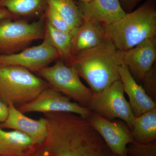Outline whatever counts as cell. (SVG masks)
Instances as JSON below:
<instances>
[{
	"instance_id": "9c48e42d",
	"label": "cell",
	"mask_w": 156,
	"mask_h": 156,
	"mask_svg": "<svg viewBox=\"0 0 156 156\" xmlns=\"http://www.w3.org/2000/svg\"><path fill=\"white\" fill-rule=\"evenodd\" d=\"M59 58L47 31L43 42L37 46L27 48L18 53L0 55V65L21 66L37 72Z\"/></svg>"
},
{
	"instance_id": "30bf717a",
	"label": "cell",
	"mask_w": 156,
	"mask_h": 156,
	"mask_svg": "<svg viewBox=\"0 0 156 156\" xmlns=\"http://www.w3.org/2000/svg\"><path fill=\"white\" fill-rule=\"evenodd\" d=\"M71 100L69 98L49 87L42 91L33 100L17 108L23 114L72 113L87 119L92 112L90 109Z\"/></svg>"
},
{
	"instance_id": "277c9868",
	"label": "cell",
	"mask_w": 156,
	"mask_h": 156,
	"mask_svg": "<svg viewBox=\"0 0 156 156\" xmlns=\"http://www.w3.org/2000/svg\"><path fill=\"white\" fill-rule=\"evenodd\" d=\"M49 87L45 80L21 66L0 65V98L16 107L33 100Z\"/></svg>"
},
{
	"instance_id": "7a4b0ae2",
	"label": "cell",
	"mask_w": 156,
	"mask_h": 156,
	"mask_svg": "<svg viewBox=\"0 0 156 156\" xmlns=\"http://www.w3.org/2000/svg\"><path fill=\"white\" fill-rule=\"evenodd\" d=\"M123 52L107 38L101 44L73 56L71 66L89 85L98 93L120 80L119 69L123 63Z\"/></svg>"
},
{
	"instance_id": "ac0fdd59",
	"label": "cell",
	"mask_w": 156,
	"mask_h": 156,
	"mask_svg": "<svg viewBox=\"0 0 156 156\" xmlns=\"http://www.w3.org/2000/svg\"><path fill=\"white\" fill-rule=\"evenodd\" d=\"M131 132L134 140L141 144H149L156 139V108L134 118Z\"/></svg>"
},
{
	"instance_id": "5b68a950",
	"label": "cell",
	"mask_w": 156,
	"mask_h": 156,
	"mask_svg": "<svg viewBox=\"0 0 156 156\" xmlns=\"http://www.w3.org/2000/svg\"><path fill=\"white\" fill-rule=\"evenodd\" d=\"M46 32L44 14L36 21L25 20H0V55L18 53L35 41L43 39Z\"/></svg>"
},
{
	"instance_id": "3957f363",
	"label": "cell",
	"mask_w": 156,
	"mask_h": 156,
	"mask_svg": "<svg viewBox=\"0 0 156 156\" xmlns=\"http://www.w3.org/2000/svg\"><path fill=\"white\" fill-rule=\"evenodd\" d=\"M105 26L108 38L122 52L146 39L156 37L154 0H147L136 10L126 13L110 25Z\"/></svg>"
},
{
	"instance_id": "52a82bcc",
	"label": "cell",
	"mask_w": 156,
	"mask_h": 156,
	"mask_svg": "<svg viewBox=\"0 0 156 156\" xmlns=\"http://www.w3.org/2000/svg\"><path fill=\"white\" fill-rule=\"evenodd\" d=\"M89 108L107 119L122 120L131 130L134 114L128 101L121 80L115 81L101 92L93 94Z\"/></svg>"
},
{
	"instance_id": "4fadbf2b",
	"label": "cell",
	"mask_w": 156,
	"mask_h": 156,
	"mask_svg": "<svg viewBox=\"0 0 156 156\" xmlns=\"http://www.w3.org/2000/svg\"><path fill=\"white\" fill-rule=\"evenodd\" d=\"M7 119L0 124L3 129L9 128L23 133L33 140L36 144L41 143L48 133V123L45 117L34 120L27 117L13 105H9Z\"/></svg>"
},
{
	"instance_id": "8992f818",
	"label": "cell",
	"mask_w": 156,
	"mask_h": 156,
	"mask_svg": "<svg viewBox=\"0 0 156 156\" xmlns=\"http://www.w3.org/2000/svg\"><path fill=\"white\" fill-rule=\"evenodd\" d=\"M37 73L49 87L89 108L94 92L83 83L75 70L66 65L62 60L58 58L53 65Z\"/></svg>"
},
{
	"instance_id": "ba28073f",
	"label": "cell",
	"mask_w": 156,
	"mask_h": 156,
	"mask_svg": "<svg viewBox=\"0 0 156 156\" xmlns=\"http://www.w3.org/2000/svg\"><path fill=\"white\" fill-rule=\"evenodd\" d=\"M115 156H128V145L135 141L131 129L121 119L111 120L91 112L87 118Z\"/></svg>"
},
{
	"instance_id": "ffe728a7",
	"label": "cell",
	"mask_w": 156,
	"mask_h": 156,
	"mask_svg": "<svg viewBox=\"0 0 156 156\" xmlns=\"http://www.w3.org/2000/svg\"><path fill=\"white\" fill-rule=\"evenodd\" d=\"M46 2L47 5L53 6L61 14L73 33L83 23V19L75 0H46Z\"/></svg>"
},
{
	"instance_id": "484cf974",
	"label": "cell",
	"mask_w": 156,
	"mask_h": 156,
	"mask_svg": "<svg viewBox=\"0 0 156 156\" xmlns=\"http://www.w3.org/2000/svg\"><path fill=\"white\" fill-rule=\"evenodd\" d=\"M76 1H77L79 2L85 3L90 2V1H92V0H76Z\"/></svg>"
},
{
	"instance_id": "9a60e30c",
	"label": "cell",
	"mask_w": 156,
	"mask_h": 156,
	"mask_svg": "<svg viewBox=\"0 0 156 156\" xmlns=\"http://www.w3.org/2000/svg\"><path fill=\"white\" fill-rule=\"evenodd\" d=\"M107 38L104 25L97 23L83 21L72 35L73 57L99 46Z\"/></svg>"
},
{
	"instance_id": "d4e9b609",
	"label": "cell",
	"mask_w": 156,
	"mask_h": 156,
	"mask_svg": "<svg viewBox=\"0 0 156 156\" xmlns=\"http://www.w3.org/2000/svg\"><path fill=\"white\" fill-rule=\"evenodd\" d=\"M17 19L9 11L4 8H0V20L3 19Z\"/></svg>"
},
{
	"instance_id": "cb8c5ba5",
	"label": "cell",
	"mask_w": 156,
	"mask_h": 156,
	"mask_svg": "<svg viewBox=\"0 0 156 156\" xmlns=\"http://www.w3.org/2000/svg\"><path fill=\"white\" fill-rule=\"evenodd\" d=\"M9 113V105L0 98V124L6 121Z\"/></svg>"
},
{
	"instance_id": "7402d4cb",
	"label": "cell",
	"mask_w": 156,
	"mask_h": 156,
	"mask_svg": "<svg viewBox=\"0 0 156 156\" xmlns=\"http://www.w3.org/2000/svg\"><path fill=\"white\" fill-rule=\"evenodd\" d=\"M143 87L147 95L155 101L156 100V66L155 64L143 79Z\"/></svg>"
},
{
	"instance_id": "2e32d148",
	"label": "cell",
	"mask_w": 156,
	"mask_h": 156,
	"mask_svg": "<svg viewBox=\"0 0 156 156\" xmlns=\"http://www.w3.org/2000/svg\"><path fill=\"white\" fill-rule=\"evenodd\" d=\"M36 145L23 133L0 127V156H29Z\"/></svg>"
},
{
	"instance_id": "44dd1931",
	"label": "cell",
	"mask_w": 156,
	"mask_h": 156,
	"mask_svg": "<svg viewBox=\"0 0 156 156\" xmlns=\"http://www.w3.org/2000/svg\"><path fill=\"white\" fill-rule=\"evenodd\" d=\"M45 20L51 26L58 30L70 34L73 31L67 21L53 6L48 5L44 13Z\"/></svg>"
},
{
	"instance_id": "603a6c76",
	"label": "cell",
	"mask_w": 156,
	"mask_h": 156,
	"mask_svg": "<svg viewBox=\"0 0 156 156\" xmlns=\"http://www.w3.org/2000/svg\"><path fill=\"white\" fill-rule=\"evenodd\" d=\"M143 0H120V3L124 11L126 13L133 11V9L140 2Z\"/></svg>"
},
{
	"instance_id": "e0dca14e",
	"label": "cell",
	"mask_w": 156,
	"mask_h": 156,
	"mask_svg": "<svg viewBox=\"0 0 156 156\" xmlns=\"http://www.w3.org/2000/svg\"><path fill=\"white\" fill-rule=\"evenodd\" d=\"M46 0H0V8L9 11L17 19H38L47 9Z\"/></svg>"
},
{
	"instance_id": "8fae6325",
	"label": "cell",
	"mask_w": 156,
	"mask_h": 156,
	"mask_svg": "<svg viewBox=\"0 0 156 156\" xmlns=\"http://www.w3.org/2000/svg\"><path fill=\"white\" fill-rule=\"evenodd\" d=\"M123 63L135 80L142 81L155 64L156 37L146 39L134 48L123 52Z\"/></svg>"
},
{
	"instance_id": "d6986e66",
	"label": "cell",
	"mask_w": 156,
	"mask_h": 156,
	"mask_svg": "<svg viewBox=\"0 0 156 156\" xmlns=\"http://www.w3.org/2000/svg\"><path fill=\"white\" fill-rule=\"evenodd\" d=\"M46 22V30L52 44L57 50L59 58L66 65L69 64L73 58L72 36L70 34L58 30Z\"/></svg>"
},
{
	"instance_id": "7c38bea8",
	"label": "cell",
	"mask_w": 156,
	"mask_h": 156,
	"mask_svg": "<svg viewBox=\"0 0 156 156\" xmlns=\"http://www.w3.org/2000/svg\"><path fill=\"white\" fill-rule=\"evenodd\" d=\"M83 21L110 25L126 14L120 0H92L76 3Z\"/></svg>"
},
{
	"instance_id": "6da1fadb",
	"label": "cell",
	"mask_w": 156,
	"mask_h": 156,
	"mask_svg": "<svg viewBox=\"0 0 156 156\" xmlns=\"http://www.w3.org/2000/svg\"><path fill=\"white\" fill-rule=\"evenodd\" d=\"M48 133L34 156H113L87 119L68 113L48 119Z\"/></svg>"
},
{
	"instance_id": "5bb4252c",
	"label": "cell",
	"mask_w": 156,
	"mask_h": 156,
	"mask_svg": "<svg viewBox=\"0 0 156 156\" xmlns=\"http://www.w3.org/2000/svg\"><path fill=\"white\" fill-rule=\"evenodd\" d=\"M119 74L124 92L128 95V102L134 116H139L156 108L155 101L147 95L142 86L137 83L124 63L119 69Z\"/></svg>"
}]
</instances>
